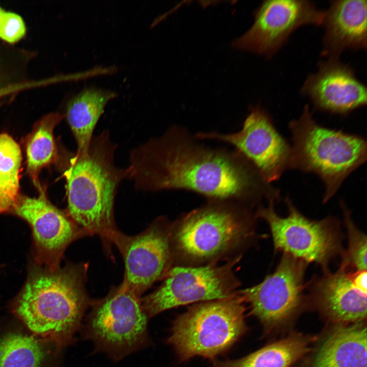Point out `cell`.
I'll use <instances>...</instances> for the list:
<instances>
[{
    "label": "cell",
    "instance_id": "4",
    "mask_svg": "<svg viewBox=\"0 0 367 367\" xmlns=\"http://www.w3.org/2000/svg\"><path fill=\"white\" fill-rule=\"evenodd\" d=\"M240 203L208 200L172 223L173 264L200 266L233 258L256 238L255 214ZM242 255V254H240Z\"/></svg>",
    "mask_w": 367,
    "mask_h": 367
},
{
    "label": "cell",
    "instance_id": "13",
    "mask_svg": "<svg viewBox=\"0 0 367 367\" xmlns=\"http://www.w3.org/2000/svg\"><path fill=\"white\" fill-rule=\"evenodd\" d=\"M39 191L37 197L20 194L11 213L24 220L31 228L34 262L55 269L60 266L67 247L87 235L67 213L49 201L42 187Z\"/></svg>",
    "mask_w": 367,
    "mask_h": 367
},
{
    "label": "cell",
    "instance_id": "22",
    "mask_svg": "<svg viewBox=\"0 0 367 367\" xmlns=\"http://www.w3.org/2000/svg\"><path fill=\"white\" fill-rule=\"evenodd\" d=\"M309 350V343L305 338L293 336L240 359L215 362V367H290Z\"/></svg>",
    "mask_w": 367,
    "mask_h": 367
},
{
    "label": "cell",
    "instance_id": "3",
    "mask_svg": "<svg viewBox=\"0 0 367 367\" xmlns=\"http://www.w3.org/2000/svg\"><path fill=\"white\" fill-rule=\"evenodd\" d=\"M116 147L104 130L93 136L86 152L71 154L64 172L67 215L87 235H98L106 247L117 230L114 215L117 189L129 176L128 168L114 163Z\"/></svg>",
    "mask_w": 367,
    "mask_h": 367
},
{
    "label": "cell",
    "instance_id": "14",
    "mask_svg": "<svg viewBox=\"0 0 367 367\" xmlns=\"http://www.w3.org/2000/svg\"><path fill=\"white\" fill-rule=\"evenodd\" d=\"M307 265L283 254L273 273L260 283L238 292L249 304L252 314L265 325L276 324L293 314L301 304Z\"/></svg>",
    "mask_w": 367,
    "mask_h": 367
},
{
    "label": "cell",
    "instance_id": "26",
    "mask_svg": "<svg viewBox=\"0 0 367 367\" xmlns=\"http://www.w3.org/2000/svg\"><path fill=\"white\" fill-rule=\"evenodd\" d=\"M17 90H19V87L18 85L8 86L0 88V97L9 94V93H11Z\"/></svg>",
    "mask_w": 367,
    "mask_h": 367
},
{
    "label": "cell",
    "instance_id": "1",
    "mask_svg": "<svg viewBox=\"0 0 367 367\" xmlns=\"http://www.w3.org/2000/svg\"><path fill=\"white\" fill-rule=\"evenodd\" d=\"M128 168L136 189L144 191L186 190L251 208L277 193L238 151L205 146L180 126L134 149Z\"/></svg>",
    "mask_w": 367,
    "mask_h": 367
},
{
    "label": "cell",
    "instance_id": "7",
    "mask_svg": "<svg viewBox=\"0 0 367 367\" xmlns=\"http://www.w3.org/2000/svg\"><path fill=\"white\" fill-rule=\"evenodd\" d=\"M141 297L123 281L104 298L92 302L84 328L95 350L118 361L148 342V322Z\"/></svg>",
    "mask_w": 367,
    "mask_h": 367
},
{
    "label": "cell",
    "instance_id": "20",
    "mask_svg": "<svg viewBox=\"0 0 367 367\" xmlns=\"http://www.w3.org/2000/svg\"><path fill=\"white\" fill-rule=\"evenodd\" d=\"M115 92L96 87L85 88L68 101L64 114L75 140L78 152H86L93 132L108 102Z\"/></svg>",
    "mask_w": 367,
    "mask_h": 367
},
{
    "label": "cell",
    "instance_id": "11",
    "mask_svg": "<svg viewBox=\"0 0 367 367\" xmlns=\"http://www.w3.org/2000/svg\"><path fill=\"white\" fill-rule=\"evenodd\" d=\"M171 227L172 223L162 216L137 235L117 230L112 238L124 260L123 281L140 297L172 267Z\"/></svg>",
    "mask_w": 367,
    "mask_h": 367
},
{
    "label": "cell",
    "instance_id": "15",
    "mask_svg": "<svg viewBox=\"0 0 367 367\" xmlns=\"http://www.w3.org/2000/svg\"><path fill=\"white\" fill-rule=\"evenodd\" d=\"M318 71L306 78L301 91L317 110L346 115L366 105V86L354 69L338 58L319 62Z\"/></svg>",
    "mask_w": 367,
    "mask_h": 367
},
{
    "label": "cell",
    "instance_id": "6",
    "mask_svg": "<svg viewBox=\"0 0 367 367\" xmlns=\"http://www.w3.org/2000/svg\"><path fill=\"white\" fill-rule=\"evenodd\" d=\"M245 304L238 291L225 298L198 303L175 319L167 342L182 361L195 356L213 360L246 331Z\"/></svg>",
    "mask_w": 367,
    "mask_h": 367
},
{
    "label": "cell",
    "instance_id": "9",
    "mask_svg": "<svg viewBox=\"0 0 367 367\" xmlns=\"http://www.w3.org/2000/svg\"><path fill=\"white\" fill-rule=\"evenodd\" d=\"M242 255L226 263L200 266H175L162 284L141 299L149 318L166 310L195 302L225 298L234 295L241 284L233 268Z\"/></svg>",
    "mask_w": 367,
    "mask_h": 367
},
{
    "label": "cell",
    "instance_id": "27",
    "mask_svg": "<svg viewBox=\"0 0 367 367\" xmlns=\"http://www.w3.org/2000/svg\"><path fill=\"white\" fill-rule=\"evenodd\" d=\"M5 11L1 7H0V28L2 24L3 18L4 17V15L5 14Z\"/></svg>",
    "mask_w": 367,
    "mask_h": 367
},
{
    "label": "cell",
    "instance_id": "5",
    "mask_svg": "<svg viewBox=\"0 0 367 367\" xmlns=\"http://www.w3.org/2000/svg\"><path fill=\"white\" fill-rule=\"evenodd\" d=\"M292 145L290 168L312 173L323 181V201L333 197L346 178L366 160L362 137L319 124L308 104L289 124Z\"/></svg>",
    "mask_w": 367,
    "mask_h": 367
},
{
    "label": "cell",
    "instance_id": "10",
    "mask_svg": "<svg viewBox=\"0 0 367 367\" xmlns=\"http://www.w3.org/2000/svg\"><path fill=\"white\" fill-rule=\"evenodd\" d=\"M194 137L218 140L233 146L268 184L279 179L290 168L291 145L276 129L269 113L259 106L251 110L238 132H199Z\"/></svg>",
    "mask_w": 367,
    "mask_h": 367
},
{
    "label": "cell",
    "instance_id": "17",
    "mask_svg": "<svg viewBox=\"0 0 367 367\" xmlns=\"http://www.w3.org/2000/svg\"><path fill=\"white\" fill-rule=\"evenodd\" d=\"M325 11L322 55L339 58L345 50L366 48L367 1H331Z\"/></svg>",
    "mask_w": 367,
    "mask_h": 367
},
{
    "label": "cell",
    "instance_id": "16",
    "mask_svg": "<svg viewBox=\"0 0 367 367\" xmlns=\"http://www.w3.org/2000/svg\"><path fill=\"white\" fill-rule=\"evenodd\" d=\"M315 279L310 289L321 308L331 318L343 322H359L366 316V294L351 278V270L342 260L334 272L328 269Z\"/></svg>",
    "mask_w": 367,
    "mask_h": 367
},
{
    "label": "cell",
    "instance_id": "8",
    "mask_svg": "<svg viewBox=\"0 0 367 367\" xmlns=\"http://www.w3.org/2000/svg\"><path fill=\"white\" fill-rule=\"evenodd\" d=\"M276 202L268 201V206H259L255 213L257 219L268 224L276 251L307 264L315 263L323 271L328 269L331 261L342 257L344 235L338 220L332 216L310 220L298 210L289 197L284 199L288 214L282 217L274 209Z\"/></svg>",
    "mask_w": 367,
    "mask_h": 367
},
{
    "label": "cell",
    "instance_id": "23",
    "mask_svg": "<svg viewBox=\"0 0 367 367\" xmlns=\"http://www.w3.org/2000/svg\"><path fill=\"white\" fill-rule=\"evenodd\" d=\"M21 149L9 135L0 134V215L11 212L19 195Z\"/></svg>",
    "mask_w": 367,
    "mask_h": 367
},
{
    "label": "cell",
    "instance_id": "24",
    "mask_svg": "<svg viewBox=\"0 0 367 367\" xmlns=\"http://www.w3.org/2000/svg\"><path fill=\"white\" fill-rule=\"evenodd\" d=\"M344 215V222L347 230L348 247L342 257L350 269L366 270V237L355 225L350 211L344 202L340 203Z\"/></svg>",
    "mask_w": 367,
    "mask_h": 367
},
{
    "label": "cell",
    "instance_id": "25",
    "mask_svg": "<svg viewBox=\"0 0 367 367\" xmlns=\"http://www.w3.org/2000/svg\"><path fill=\"white\" fill-rule=\"evenodd\" d=\"M25 32V25L22 17L15 13L5 11L0 28V38L14 43L21 39Z\"/></svg>",
    "mask_w": 367,
    "mask_h": 367
},
{
    "label": "cell",
    "instance_id": "18",
    "mask_svg": "<svg viewBox=\"0 0 367 367\" xmlns=\"http://www.w3.org/2000/svg\"><path fill=\"white\" fill-rule=\"evenodd\" d=\"M62 350L21 323L0 330V367H58Z\"/></svg>",
    "mask_w": 367,
    "mask_h": 367
},
{
    "label": "cell",
    "instance_id": "21",
    "mask_svg": "<svg viewBox=\"0 0 367 367\" xmlns=\"http://www.w3.org/2000/svg\"><path fill=\"white\" fill-rule=\"evenodd\" d=\"M64 114L53 112L44 116L35 125L26 144L27 172L39 190L41 170L57 160L58 149L54 131Z\"/></svg>",
    "mask_w": 367,
    "mask_h": 367
},
{
    "label": "cell",
    "instance_id": "19",
    "mask_svg": "<svg viewBox=\"0 0 367 367\" xmlns=\"http://www.w3.org/2000/svg\"><path fill=\"white\" fill-rule=\"evenodd\" d=\"M366 328L338 327L320 346L311 367H366Z\"/></svg>",
    "mask_w": 367,
    "mask_h": 367
},
{
    "label": "cell",
    "instance_id": "2",
    "mask_svg": "<svg viewBox=\"0 0 367 367\" xmlns=\"http://www.w3.org/2000/svg\"><path fill=\"white\" fill-rule=\"evenodd\" d=\"M88 265L68 264L51 269L33 262L11 310L30 332L62 349L74 342L92 302L85 284Z\"/></svg>",
    "mask_w": 367,
    "mask_h": 367
},
{
    "label": "cell",
    "instance_id": "12",
    "mask_svg": "<svg viewBox=\"0 0 367 367\" xmlns=\"http://www.w3.org/2000/svg\"><path fill=\"white\" fill-rule=\"evenodd\" d=\"M325 14V11L308 0L265 1L254 13L252 27L232 45L271 57L298 28L322 24Z\"/></svg>",
    "mask_w": 367,
    "mask_h": 367
}]
</instances>
